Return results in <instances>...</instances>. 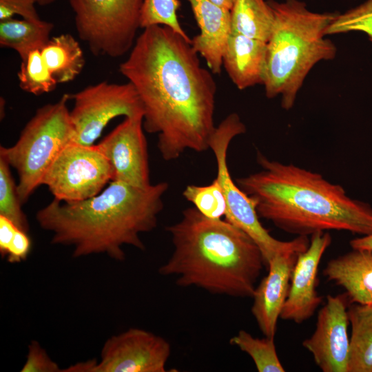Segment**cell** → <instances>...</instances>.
Here are the masks:
<instances>
[{
  "label": "cell",
  "instance_id": "6da1fadb",
  "mask_svg": "<svg viewBox=\"0 0 372 372\" xmlns=\"http://www.w3.org/2000/svg\"><path fill=\"white\" fill-rule=\"evenodd\" d=\"M119 71L143 105V127L157 134L166 161L209 149L216 129V84L188 41L169 27L143 28Z\"/></svg>",
  "mask_w": 372,
  "mask_h": 372
},
{
  "label": "cell",
  "instance_id": "7a4b0ae2",
  "mask_svg": "<svg viewBox=\"0 0 372 372\" xmlns=\"http://www.w3.org/2000/svg\"><path fill=\"white\" fill-rule=\"evenodd\" d=\"M256 160L260 169L236 183L251 199L260 218L297 236L329 231L372 234V207L349 196L341 185L260 152Z\"/></svg>",
  "mask_w": 372,
  "mask_h": 372
},
{
  "label": "cell",
  "instance_id": "3957f363",
  "mask_svg": "<svg viewBox=\"0 0 372 372\" xmlns=\"http://www.w3.org/2000/svg\"><path fill=\"white\" fill-rule=\"evenodd\" d=\"M168 188L166 182L141 188L111 181L86 200L67 203L54 198L37 212L36 220L52 233V244L72 247L74 258L105 254L123 261L124 246L145 249L140 236L156 227Z\"/></svg>",
  "mask_w": 372,
  "mask_h": 372
},
{
  "label": "cell",
  "instance_id": "277c9868",
  "mask_svg": "<svg viewBox=\"0 0 372 372\" xmlns=\"http://www.w3.org/2000/svg\"><path fill=\"white\" fill-rule=\"evenodd\" d=\"M173 251L158 269L176 277L180 287H196L213 294L252 298L265 262L255 241L225 219H211L194 207L167 227Z\"/></svg>",
  "mask_w": 372,
  "mask_h": 372
},
{
  "label": "cell",
  "instance_id": "5b68a950",
  "mask_svg": "<svg viewBox=\"0 0 372 372\" xmlns=\"http://www.w3.org/2000/svg\"><path fill=\"white\" fill-rule=\"evenodd\" d=\"M269 2L275 21L267 42L263 85L268 99L280 96L282 107L289 110L313 66L335 57L337 48L325 30L338 13L313 12L299 0Z\"/></svg>",
  "mask_w": 372,
  "mask_h": 372
},
{
  "label": "cell",
  "instance_id": "8992f818",
  "mask_svg": "<svg viewBox=\"0 0 372 372\" xmlns=\"http://www.w3.org/2000/svg\"><path fill=\"white\" fill-rule=\"evenodd\" d=\"M70 99V94H64L56 103L38 108L15 144L0 147V157L17 173L22 204L41 185L50 165L74 140V130L67 106Z\"/></svg>",
  "mask_w": 372,
  "mask_h": 372
},
{
  "label": "cell",
  "instance_id": "52a82bcc",
  "mask_svg": "<svg viewBox=\"0 0 372 372\" xmlns=\"http://www.w3.org/2000/svg\"><path fill=\"white\" fill-rule=\"evenodd\" d=\"M246 132V127L236 113L226 116L216 129L209 142L214 155L216 178L223 190L227 211L225 219L247 233L258 245L265 259L266 268L276 255L301 249L299 238L282 241L273 238L260 221L251 199L235 183L227 165V151L232 139Z\"/></svg>",
  "mask_w": 372,
  "mask_h": 372
},
{
  "label": "cell",
  "instance_id": "ba28073f",
  "mask_svg": "<svg viewBox=\"0 0 372 372\" xmlns=\"http://www.w3.org/2000/svg\"><path fill=\"white\" fill-rule=\"evenodd\" d=\"M79 38L95 56H121L141 28L143 0H69Z\"/></svg>",
  "mask_w": 372,
  "mask_h": 372
},
{
  "label": "cell",
  "instance_id": "9c48e42d",
  "mask_svg": "<svg viewBox=\"0 0 372 372\" xmlns=\"http://www.w3.org/2000/svg\"><path fill=\"white\" fill-rule=\"evenodd\" d=\"M112 180L111 166L96 145L72 141L50 165L41 185H46L55 199L70 203L97 195Z\"/></svg>",
  "mask_w": 372,
  "mask_h": 372
},
{
  "label": "cell",
  "instance_id": "30bf717a",
  "mask_svg": "<svg viewBox=\"0 0 372 372\" xmlns=\"http://www.w3.org/2000/svg\"><path fill=\"white\" fill-rule=\"evenodd\" d=\"M74 106L70 111L74 130V142L93 145L113 118L143 115L141 100L128 82L118 84L103 81L70 94Z\"/></svg>",
  "mask_w": 372,
  "mask_h": 372
},
{
  "label": "cell",
  "instance_id": "8fae6325",
  "mask_svg": "<svg viewBox=\"0 0 372 372\" xmlns=\"http://www.w3.org/2000/svg\"><path fill=\"white\" fill-rule=\"evenodd\" d=\"M172 351L169 342L150 331L130 328L109 338L100 360L71 365L66 372H165Z\"/></svg>",
  "mask_w": 372,
  "mask_h": 372
},
{
  "label": "cell",
  "instance_id": "7c38bea8",
  "mask_svg": "<svg viewBox=\"0 0 372 372\" xmlns=\"http://www.w3.org/2000/svg\"><path fill=\"white\" fill-rule=\"evenodd\" d=\"M143 130V115L125 117L96 144L111 166L112 181L141 188L152 185L147 143Z\"/></svg>",
  "mask_w": 372,
  "mask_h": 372
},
{
  "label": "cell",
  "instance_id": "4fadbf2b",
  "mask_svg": "<svg viewBox=\"0 0 372 372\" xmlns=\"http://www.w3.org/2000/svg\"><path fill=\"white\" fill-rule=\"evenodd\" d=\"M345 293L328 295L317 316L313 334L302 342L323 372H349L350 324Z\"/></svg>",
  "mask_w": 372,
  "mask_h": 372
},
{
  "label": "cell",
  "instance_id": "5bb4252c",
  "mask_svg": "<svg viewBox=\"0 0 372 372\" xmlns=\"http://www.w3.org/2000/svg\"><path fill=\"white\" fill-rule=\"evenodd\" d=\"M331 243L329 231L311 236L307 249L300 252L291 273L288 296L280 318L300 324L309 319L322 302L316 290L318 267Z\"/></svg>",
  "mask_w": 372,
  "mask_h": 372
},
{
  "label": "cell",
  "instance_id": "9a60e30c",
  "mask_svg": "<svg viewBox=\"0 0 372 372\" xmlns=\"http://www.w3.org/2000/svg\"><path fill=\"white\" fill-rule=\"evenodd\" d=\"M300 253L276 255L268 264L267 275L255 288L251 311L264 336L275 338L277 322L288 296L291 273Z\"/></svg>",
  "mask_w": 372,
  "mask_h": 372
},
{
  "label": "cell",
  "instance_id": "2e32d148",
  "mask_svg": "<svg viewBox=\"0 0 372 372\" xmlns=\"http://www.w3.org/2000/svg\"><path fill=\"white\" fill-rule=\"evenodd\" d=\"M200 28L192 39L194 50L205 61L209 70L220 74L223 53L231 34L230 10L210 0H186Z\"/></svg>",
  "mask_w": 372,
  "mask_h": 372
},
{
  "label": "cell",
  "instance_id": "e0dca14e",
  "mask_svg": "<svg viewBox=\"0 0 372 372\" xmlns=\"http://www.w3.org/2000/svg\"><path fill=\"white\" fill-rule=\"evenodd\" d=\"M322 273L344 289L350 304L372 305V249H353L334 258Z\"/></svg>",
  "mask_w": 372,
  "mask_h": 372
},
{
  "label": "cell",
  "instance_id": "ac0fdd59",
  "mask_svg": "<svg viewBox=\"0 0 372 372\" xmlns=\"http://www.w3.org/2000/svg\"><path fill=\"white\" fill-rule=\"evenodd\" d=\"M267 48V42L231 32L223 56V66L238 89L264 84Z\"/></svg>",
  "mask_w": 372,
  "mask_h": 372
},
{
  "label": "cell",
  "instance_id": "d6986e66",
  "mask_svg": "<svg viewBox=\"0 0 372 372\" xmlns=\"http://www.w3.org/2000/svg\"><path fill=\"white\" fill-rule=\"evenodd\" d=\"M41 54L57 83L73 81L85 65L83 50L70 34H61L50 38L41 49Z\"/></svg>",
  "mask_w": 372,
  "mask_h": 372
},
{
  "label": "cell",
  "instance_id": "ffe728a7",
  "mask_svg": "<svg viewBox=\"0 0 372 372\" xmlns=\"http://www.w3.org/2000/svg\"><path fill=\"white\" fill-rule=\"evenodd\" d=\"M53 28L52 23L41 19L0 21V45L15 50L23 60L31 51L41 50L48 42Z\"/></svg>",
  "mask_w": 372,
  "mask_h": 372
},
{
  "label": "cell",
  "instance_id": "44dd1931",
  "mask_svg": "<svg viewBox=\"0 0 372 372\" xmlns=\"http://www.w3.org/2000/svg\"><path fill=\"white\" fill-rule=\"evenodd\" d=\"M230 12L231 32L268 41L275 21L269 1L235 0Z\"/></svg>",
  "mask_w": 372,
  "mask_h": 372
},
{
  "label": "cell",
  "instance_id": "7402d4cb",
  "mask_svg": "<svg viewBox=\"0 0 372 372\" xmlns=\"http://www.w3.org/2000/svg\"><path fill=\"white\" fill-rule=\"evenodd\" d=\"M349 372H372V305L351 304Z\"/></svg>",
  "mask_w": 372,
  "mask_h": 372
},
{
  "label": "cell",
  "instance_id": "603a6c76",
  "mask_svg": "<svg viewBox=\"0 0 372 372\" xmlns=\"http://www.w3.org/2000/svg\"><path fill=\"white\" fill-rule=\"evenodd\" d=\"M231 345L248 354L259 372H285L276 351L273 338H255L245 330H240L229 340Z\"/></svg>",
  "mask_w": 372,
  "mask_h": 372
},
{
  "label": "cell",
  "instance_id": "cb8c5ba5",
  "mask_svg": "<svg viewBox=\"0 0 372 372\" xmlns=\"http://www.w3.org/2000/svg\"><path fill=\"white\" fill-rule=\"evenodd\" d=\"M17 76L20 88L36 96L53 91L58 84L48 68L41 50L31 51L21 60Z\"/></svg>",
  "mask_w": 372,
  "mask_h": 372
},
{
  "label": "cell",
  "instance_id": "d4e9b609",
  "mask_svg": "<svg viewBox=\"0 0 372 372\" xmlns=\"http://www.w3.org/2000/svg\"><path fill=\"white\" fill-rule=\"evenodd\" d=\"M183 196L203 216L211 219L225 218L227 211L225 197L216 178L206 185H187Z\"/></svg>",
  "mask_w": 372,
  "mask_h": 372
},
{
  "label": "cell",
  "instance_id": "484cf974",
  "mask_svg": "<svg viewBox=\"0 0 372 372\" xmlns=\"http://www.w3.org/2000/svg\"><path fill=\"white\" fill-rule=\"evenodd\" d=\"M10 166L0 157V215L12 221L21 230L28 232L30 225L21 209L23 205Z\"/></svg>",
  "mask_w": 372,
  "mask_h": 372
},
{
  "label": "cell",
  "instance_id": "4316f807",
  "mask_svg": "<svg viewBox=\"0 0 372 372\" xmlns=\"http://www.w3.org/2000/svg\"><path fill=\"white\" fill-rule=\"evenodd\" d=\"M180 6L178 0H143L141 28L154 25H166L191 41L192 39L181 27L177 17V10Z\"/></svg>",
  "mask_w": 372,
  "mask_h": 372
},
{
  "label": "cell",
  "instance_id": "83f0119b",
  "mask_svg": "<svg viewBox=\"0 0 372 372\" xmlns=\"http://www.w3.org/2000/svg\"><path fill=\"white\" fill-rule=\"evenodd\" d=\"M362 32L372 41V0H366L358 6L338 14L325 30V35Z\"/></svg>",
  "mask_w": 372,
  "mask_h": 372
},
{
  "label": "cell",
  "instance_id": "f1b7e54d",
  "mask_svg": "<svg viewBox=\"0 0 372 372\" xmlns=\"http://www.w3.org/2000/svg\"><path fill=\"white\" fill-rule=\"evenodd\" d=\"M59 364L53 361L39 342L32 340L28 345V355L21 372H60Z\"/></svg>",
  "mask_w": 372,
  "mask_h": 372
},
{
  "label": "cell",
  "instance_id": "f546056e",
  "mask_svg": "<svg viewBox=\"0 0 372 372\" xmlns=\"http://www.w3.org/2000/svg\"><path fill=\"white\" fill-rule=\"evenodd\" d=\"M35 3L36 0H0V21L12 19L15 15L27 20H40Z\"/></svg>",
  "mask_w": 372,
  "mask_h": 372
},
{
  "label": "cell",
  "instance_id": "4dcf8cb0",
  "mask_svg": "<svg viewBox=\"0 0 372 372\" xmlns=\"http://www.w3.org/2000/svg\"><path fill=\"white\" fill-rule=\"evenodd\" d=\"M30 248L31 240L28 233L17 229L8 251L6 256L8 262L13 264L25 260Z\"/></svg>",
  "mask_w": 372,
  "mask_h": 372
},
{
  "label": "cell",
  "instance_id": "1f68e13d",
  "mask_svg": "<svg viewBox=\"0 0 372 372\" xmlns=\"http://www.w3.org/2000/svg\"><path fill=\"white\" fill-rule=\"evenodd\" d=\"M19 229L14 223L6 217L0 215V254L6 258L10 245Z\"/></svg>",
  "mask_w": 372,
  "mask_h": 372
},
{
  "label": "cell",
  "instance_id": "d6a6232c",
  "mask_svg": "<svg viewBox=\"0 0 372 372\" xmlns=\"http://www.w3.org/2000/svg\"><path fill=\"white\" fill-rule=\"evenodd\" d=\"M352 249H372V234L354 238L350 241Z\"/></svg>",
  "mask_w": 372,
  "mask_h": 372
},
{
  "label": "cell",
  "instance_id": "836d02e7",
  "mask_svg": "<svg viewBox=\"0 0 372 372\" xmlns=\"http://www.w3.org/2000/svg\"><path fill=\"white\" fill-rule=\"evenodd\" d=\"M210 1L221 7L225 8L229 10L231 9L235 1V0H210Z\"/></svg>",
  "mask_w": 372,
  "mask_h": 372
},
{
  "label": "cell",
  "instance_id": "e575fe53",
  "mask_svg": "<svg viewBox=\"0 0 372 372\" xmlns=\"http://www.w3.org/2000/svg\"><path fill=\"white\" fill-rule=\"evenodd\" d=\"M57 0H36L37 3L39 6H48L54 3Z\"/></svg>",
  "mask_w": 372,
  "mask_h": 372
}]
</instances>
